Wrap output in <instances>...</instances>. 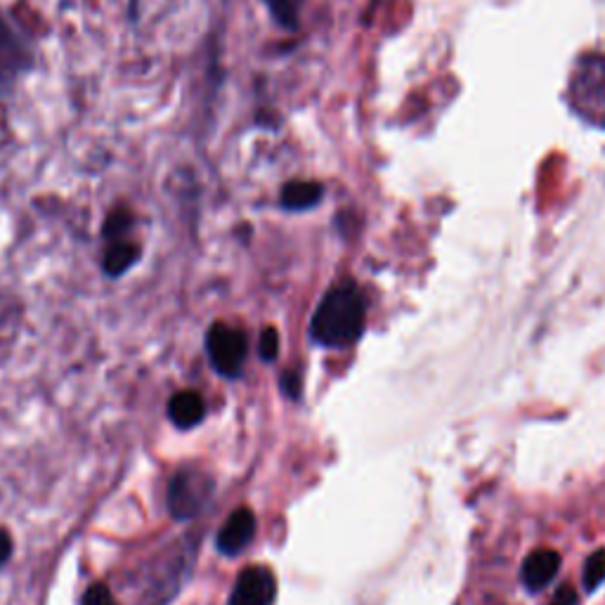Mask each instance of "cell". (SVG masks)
Masks as SVG:
<instances>
[{"label":"cell","instance_id":"cell-1","mask_svg":"<svg viewBox=\"0 0 605 605\" xmlns=\"http://www.w3.org/2000/svg\"><path fill=\"white\" fill-rule=\"evenodd\" d=\"M367 324V301L353 282L336 284L317 305L310 322L312 341L324 348L353 346Z\"/></svg>","mask_w":605,"mask_h":605},{"label":"cell","instance_id":"cell-2","mask_svg":"<svg viewBox=\"0 0 605 605\" xmlns=\"http://www.w3.org/2000/svg\"><path fill=\"white\" fill-rule=\"evenodd\" d=\"M568 102L591 126L605 128V55H584L577 62Z\"/></svg>","mask_w":605,"mask_h":605},{"label":"cell","instance_id":"cell-3","mask_svg":"<svg viewBox=\"0 0 605 605\" xmlns=\"http://www.w3.org/2000/svg\"><path fill=\"white\" fill-rule=\"evenodd\" d=\"M213 494V478L204 468L185 466L168 485V511L175 520H192L204 511Z\"/></svg>","mask_w":605,"mask_h":605},{"label":"cell","instance_id":"cell-4","mask_svg":"<svg viewBox=\"0 0 605 605\" xmlns=\"http://www.w3.org/2000/svg\"><path fill=\"white\" fill-rule=\"evenodd\" d=\"M206 350L213 369H216L220 376L234 379V376L242 374L244 369L246 355H249V338H246L244 331L218 322L208 329Z\"/></svg>","mask_w":605,"mask_h":605},{"label":"cell","instance_id":"cell-5","mask_svg":"<svg viewBox=\"0 0 605 605\" xmlns=\"http://www.w3.org/2000/svg\"><path fill=\"white\" fill-rule=\"evenodd\" d=\"M277 582L268 568H246L234 584L227 605H275Z\"/></svg>","mask_w":605,"mask_h":605},{"label":"cell","instance_id":"cell-6","mask_svg":"<svg viewBox=\"0 0 605 605\" xmlns=\"http://www.w3.org/2000/svg\"><path fill=\"white\" fill-rule=\"evenodd\" d=\"M253 535H256V518L249 509H239L230 513V518L225 520V525L218 532V549L225 556H237L242 554L246 546L251 544Z\"/></svg>","mask_w":605,"mask_h":605},{"label":"cell","instance_id":"cell-7","mask_svg":"<svg viewBox=\"0 0 605 605\" xmlns=\"http://www.w3.org/2000/svg\"><path fill=\"white\" fill-rule=\"evenodd\" d=\"M558 570H561V554L554 549H537L523 561L520 580H523L528 591H542L544 587H549Z\"/></svg>","mask_w":605,"mask_h":605},{"label":"cell","instance_id":"cell-8","mask_svg":"<svg viewBox=\"0 0 605 605\" xmlns=\"http://www.w3.org/2000/svg\"><path fill=\"white\" fill-rule=\"evenodd\" d=\"M206 414V405L204 398L194 390H182V393H175L171 402H168V419L173 421L178 428H192L204 421Z\"/></svg>","mask_w":605,"mask_h":605},{"label":"cell","instance_id":"cell-9","mask_svg":"<svg viewBox=\"0 0 605 605\" xmlns=\"http://www.w3.org/2000/svg\"><path fill=\"white\" fill-rule=\"evenodd\" d=\"M322 185L312 180H296L282 190V206L289 211H308V208L317 206L322 199Z\"/></svg>","mask_w":605,"mask_h":605},{"label":"cell","instance_id":"cell-10","mask_svg":"<svg viewBox=\"0 0 605 605\" xmlns=\"http://www.w3.org/2000/svg\"><path fill=\"white\" fill-rule=\"evenodd\" d=\"M24 67V50L19 48L8 26L0 22V86H8V76L19 74Z\"/></svg>","mask_w":605,"mask_h":605},{"label":"cell","instance_id":"cell-11","mask_svg":"<svg viewBox=\"0 0 605 605\" xmlns=\"http://www.w3.org/2000/svg\"><path fill=\"white\" fill-rule=\"evenodd\" d=\"M140 258V249L135 244L123 242V239H114V244L109 246L107 253H104V272L112 277H119L123 272L133 268Z\"/></svg>","mask_w":605,"mask_h":605},{"label":"cell","instance_id":"cell-12","mask_svg":"<svg viewBox=\"0 0 605 605\" xmlns=\"http://www.w3.org/2000/svg\"><path fill=\"white\" fill-rule=\"evenodd\" d=\"M265 5L277 19V24L286 26V29H296L298 10H301L303 0H265Z\"/></svg>","mask_w":605,"mask_h":605},{"label":"cell","instance_id":"cell-13","mask_svg":"<svg viewBox=\"0 0 605 605\" xmlns=\"http://www.w3.org/2000/svg\"><path fill=\"white\" fill-rule=\"evenodd\" d=\"M582 580H584V589L587 591H596L605 582V549H598L587 558V563H584Z\"/></svg>","mask_w":605,"mask_h":605},{"label":"cell","instance_id":"cell-14","mask_svg":"<svg viewBox=\"0 0 605 605\" xmlns=\"http://www.w3.org/2000/svg\"><path fill=\"white\" fill-rule=\"evenodd\" d=\"M83 605H119L116 603V598L109 587H104V584H93L86 591V596H83Z\"/></svg>","mask_w":605,"mask_h":605},{"label":"cell","instance_id":"cell-15","mask_svg":"<svg viewBox=\"0 0 605 605\" xmlns=\"http://www.w3.org/2000/svg\"><path fill=\"white\" fill-rule=\"evenodd\" d=\"M277 348H279V336L275 329H265L263 336H260V355L263 360H275L277 357Z\"/></svg>","mask_w":605,"mask_h":605},{"label":"cell","instance_id":"cell-16","mask_svg":"<svg viewBox=\"0 0 605 605\" xmlns=\"http://www.w3.org/2000/svg\"><path fill=\"white\" fill-rule=\"evenodd\" d=\"M12 554V539L5 530H0V565L8 563V558Z\"/></svg>","mask_w":605,"mask_h":605},{"label":"cell","instance_id":"cell-17","mask_svg":"<svg viewBox=\"0 0 605 605\" xmlns=\"http://www.w3.org/2000/svg\"><path fill=\"white\" fill-rule=\"evenodd\" d=\"M556 603L561 605H577V594L572 587H561L556 594Z\"/></svg>","mask_w":605,"mask_h":605},{"label":"cell","instance_id":"cell-18","mask_svg":"<svg viewBox=\"0 0 605 605\" xmlns=\"http://www.w3.org/2000/svg\"><path fill=\"white\" fill-rule=\"evenodd\" d=\"M554 605H561V603H554Z\"/></svg>","mask_w":605,"mask_h":605}]
</instances>
